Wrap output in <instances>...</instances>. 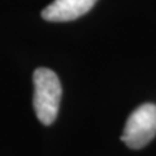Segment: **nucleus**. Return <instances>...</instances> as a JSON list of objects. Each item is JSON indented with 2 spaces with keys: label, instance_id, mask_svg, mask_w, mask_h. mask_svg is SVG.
<instances>
[{
  "label": "nucleus",
  "instance_id": "obj_1",
  "mask_svg": "<svg viewBox=\"0 0 156 156\" xmlns=\"http://www.w3.org/2000/svg\"><path fill=\"white\" fill-rule=\"evenodd\" d=\"M34 111L43 125H51L57 117L61 100V83L56 73L47 68H38L33 76Z\"/></svg>",
  "mask_w": 156,
  "mask_h": 156
},
{
  "label": "nucleus",
  "instance_id": "obj_2",
  "mask_svg": "<svg viewBox=\"0 0 156 156\" xmlns=\"http://www.w3.org/2000/svg\"><path fill=\"white\" fill-rule=\"evenodd\" d=\"M156 135V104L146 103L131 112L121 140L130 148L139 150Z\"/></svg>",
  "mask_w": 156,
  "mask_h": 156
},
{
  "label": "nucleus",
  "instance_id": "obj_3",
  "mask_svg": "<svg viewBox=\"0 0 156 156\" xmlns=\"http://www.w3.org/2000/svg\"><path fill=\"white\" fill-rule=\"evenodd\" d=\"M98 0H53L42 11V17L51 22H66L83 16Z\"/></svg>",
  "mask_w": 156,
  "mask_h": 156
}]
</instances>
